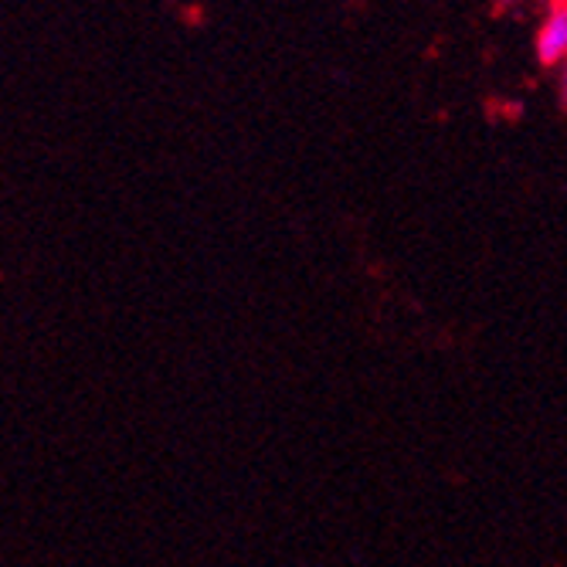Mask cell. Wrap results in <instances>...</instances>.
Instances as JSON below:
<instances>
[{
  "mask_svg": "<svg viewBox=\"0 0 567 567\" xmlns=\"http://www.w3.org/2000/svg\"><path fill=\"white\" fill-rule=\"evenodd\" d=\"M534 48H537L540 65L567 62V0H554L547 8L544 21L537 28V38H534Z\"/></svg>",
  "mask_w": 567,
  "mask_h": 567,
  "instance_id": "obj_1",
  "label": "cell"
},
{
  "mask_svg": "<svg viewBox=\"0 0 567 567\" xmlns=\"http://www.w3.org/2000/svg\"><path fill=\"white\" fill-rule=\"evenodd\" d=\"M496 4H503V8H513V4H520V0H496Z\"/></svg>",
  "mask_w": 567,
  "mask_h": 567,
  "instance_id": "obj_2",
  "label": "cell"
}]
</instances>
